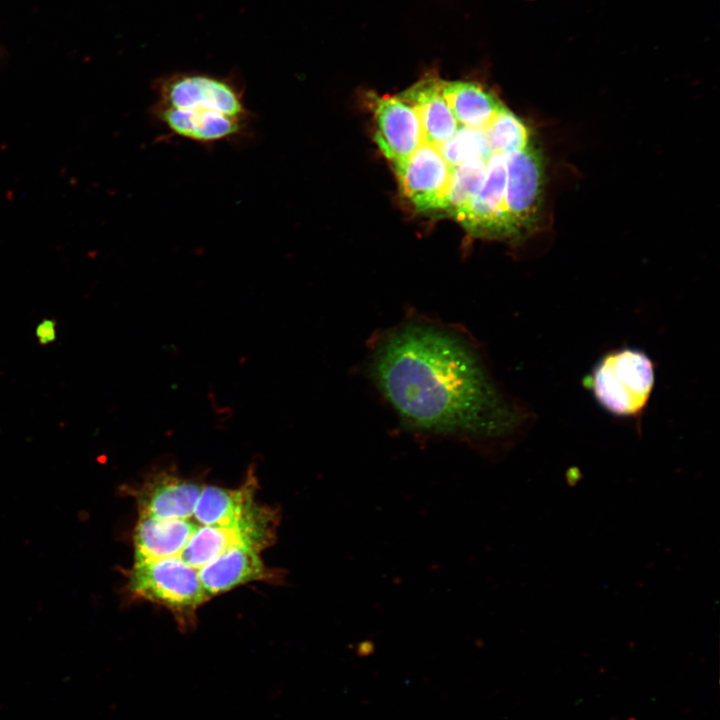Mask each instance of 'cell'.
Returning a JSON list of instances; mask_svg holds the SVG:
<instances>
[{
    "instance_id": "6da1fadb",
    "label": "cell",
    "mask_w": 720,
    "mask_h": 720,
    "mask_svg": "<svg viewBox=\"0 0 720 720\" xmlns=\"http://www.w3.org/2000/svg\"><path fill=\"white\" fill-rule=\"evenodd\" d=\"M370 375L403 424L505 455L536 415L498 383L483 354L455 328L414 316L377 337Z\"/></svg>"
},
{
    "instance_id": "7a4b0ae2",
    "label": "cell",
    "mask_w": 720,
    "mask_h": 720,
    "mask_svg": "<svg viewBox=\"0 0 720 720\" xmlns=\"http://www.w3.org/2000/svg\"><path fill=\"white\" fill-rule=\"evenodd\" d=\"M656 382V363L634 346L610 349L595 361L582 385L608 415L633 421L640 431Z\"/></svg>"
},
{
    "instance_id": "3957f363",
    "label": "cell",
    "mask_w": 720,
    "mask_h": 720,
    "mask_svg": "<svg viewBox=\"0 0 720 720\" xmlns=\"http://www.w3.org/2000/svg\"><path fill=\"white\" fill-rule=\"evenodd\" d=\"M154 104L196 115L222 114L241 120L254 115L248 109L244 87L233 75L203 72H174L153 82Z\"/></svg>"
},
{
    "instance_id": "277c9868",
    "label": "cell",
    "mask_w": 720,
    "mask_h": 720,
    "mask_svg": "<svg viewBox=\"0 0 720 720\" xmlns=\"http://www.w3.org/2000/svg\"><path fill=\"white\" fill-rule=\"evenodd\" d=\"M256 482L249 471L246 481L237 489L202 488L194 519L200 525L238 528L261 551L272 544L278 518L271 508L255 501Z\"/></svg>"
},
{
    "instance_id": "5b68a950",
    "label": "cell",
    "mask_w": 720,
    "mask_h": 720,
    "mask_svg": "<svg viewBox=\"0 0 720 720\" xmlns=\"http://www.w3.org/2000/svg\"><path fill=\"white\" fill-rule=\"evenodd\" d=\"M128 590L137 598L160 604L175 614H192L210 599L198 570L179 557L134 561Z\"/></svg>"
},
{
    "instance_id": "8992f818",
    "label": "cell",
    "mask_w": 720,
    "mask_h": 720,
    "mask_svg": "<svg viewBox=\"0 0 720 720\" xmlns=\"http://www.w3.org/2000/svg\"><path fill=\"white\" fill-rule=\"evenodd\" d=\"M404 196L421 211L441 209L451 167L435 146L423 143L409 157L393 163Z\"/></svg>"
},
{
    "instance_id": "52a82bcc",
    "label": "cell",
    "mask_w": 720,
    "mask_h": 720,
    "mask_svg": "<svg viewBox=\"0 0 720 720\" xmlns=\"http://www.w3.org/2000/svg\"><path fill=\"white\" fill-rule=\"evenodd\" d=\"M371 98L379 149L392 163L409 157L424 143L416 111L398 95Z\"/></svg>"
},
{
    "instance_id": "ba28073f",
    "label": "cell",
    "mask_w": 720,
    "mask_h": 720,
    "mask_svg": "<svg viewBox=\"0 0 720 720\" xmlns=\"http://www.w3.org/2000/svg\"><path fill=\"white\" fill-rule=\"evenodd\" d=\"M152 118L170 135L202 144L239 142L248 137L252 121L226 115H195L152 104Z\"/></svg>"
},
{
    "instance_id": "9c48e42d",
    "label": "cell",
    "mask_w": 720,
    "mask_h": 720,
    "mask_svg": "<svg viewBox=\"0 0 720 720\" xmlns=\"http://www.w3.org/2000/svg\"><path fill=\"white\" fill-rule=\"evenodd\" d=\"M201 491L198 482L161 471L152 474L134 495L139 514L162 519H189Z\"/></svg>"
},
{
    "instance_id": "30bf717a",
    "label": "cell",
    "mask_w": 720,
    "mask_h": 720,
    "mask_svg": "<svg viewBox=\"0 0 720 720\" xmlns=\"http://www.w3.org/2000/svg\"><path fill=\"white\" fill-rule=\"evenodd\" d=\"M259 551L235 544L198 570L201 584L211 598L252 581H271L278 575L262 561Z\"/></svg>"
},
{
    "instance_id": "8fae6325",
    "label": "cell",
    "mask_w": 720,
    "mask_h": 720,
    "mask_svg": "<svg viewBox=\"0 0 720 720\" xmlns=\"http://www.w3.org/2000/svg\"><path fill=\"white\" fill-rule=\"evenodd\" d=\"M442 79L429 74L398 95L417 113L424 143L439 147L460 126L442 92Z\"/></svg>"
},
{
    "instance_id": "7c38bea8",
    "label": "cell",
    "mask_w": 720,
    "mask_h": 720,
    "mask_svg": "<svg viewBox=\"0 0 720 720\" xmlns=\"http://www.w3.org/2000/svg\"><path fill=\"white\" fill-rule=\"evenodd\" d=\"M197 526L189 519L139 514L133 537L135 561L179 557Z\"/></svg>"
},
{
    "instance_id": "4fadbf2b",
    "label": "cell",
    "mask_w": 720,
    "mask_h": 720,
    "mask_svg": "<svg viewBox=\"0 0 720 720\" xmlns=\"http://www.w3.org/2000/svg\"><path fill=\"white\" fill-rule=\"evenodd\" d=\"M442 95L460 126L484 128L505 104L474 81H442Z\"/></svg>"
},
{
    "instance_id": "5bb4252c",
    "label": "cell",
    "mask_w": 720,
    "mask_h": 720,
    "mask_svg": "<svg viewBox=\"0 0 720 720\" xmlns=\"http://www.w3.org/2000/svg\"><path fill=\"white\" fill-rule=\"evenodd\" d=\"M235 544H245L256 549L250 538L237 528L200 525L187 541L179 558L199 570Z\"/></svg>"
},
{
    "instance_id": "9a60e30c",
    "label": "cell",
    "mask_w": 720,
    "mask_h": 720,
    "mask_svg": "<svg viewBox=\"0 0 720 720\" xmlns=\"http://www.w3.org/2000/svg\"><path fill=\"white\" fill-rule=\"evenodd\" d=\"M489 159H473L451 167L442 210L452 216L473 199L486 179Z\"/></svg>"
},
{
    "instance_id": "2e32d148",
    "label": "cell",
    "mask_w": 720,
    "mask_h": 720,
    "mask_svg": "<svg viewBox=\"0 0 720 720\" xmlns=\"http://www.w3.org/2000/svg\"><path fill=\"white\" fill-rule=\"evenodd\" d=\"M450 167L473 159H489L491 149L484 129L459 126L456 132L437 147Z\"/></svg>"
},
{
    "instance_id": "e0dca14e",
    "label": "cell",
    "mask_w": 720,
    "mask_h": 720,
    "mask_svg": "<svg viewBox=\"0 0 720 720\" xmlns=\"http://www.w3.org/2000/svg\"><path fill=\"white\" fill-rule=\"evenodd\" d=\"M56 319L44 318L35 329V336L40 345L53 343L57 338Z\"/></svg>"
}]
</instances>
